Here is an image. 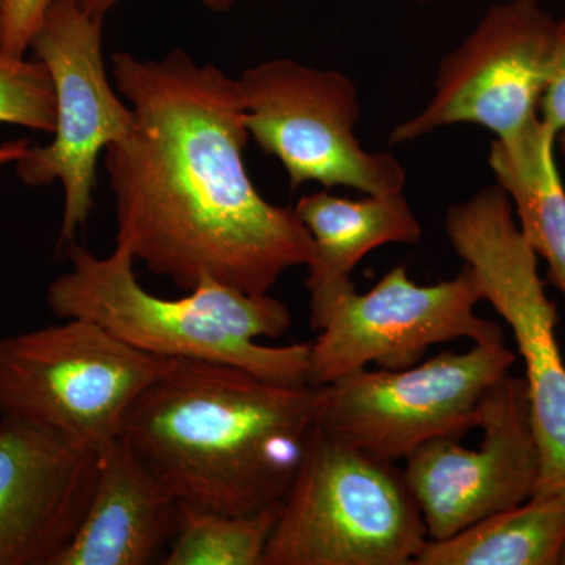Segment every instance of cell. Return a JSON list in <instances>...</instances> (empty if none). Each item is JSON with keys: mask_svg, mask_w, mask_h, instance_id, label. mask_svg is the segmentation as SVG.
Masks as SVG:
<instances>
[{"mask_svg": "<svg viewBox=\"0 0 565 565\" xmlns=\"http://www.w3.org/2000/svg\"><path fill=\"white\" fill-rule=\"evenodd\" d=\"M98 456L0 416V565H54L79 527Z\"/></svg>", "mask_w": 565, "mask_h": 565, "instance_id": "13", "label": "cell"}, {"mask_svg": "<svg viewBox=\"0 0 565 565\" xmlns=\"http://www.w3.org/2000/svg\"><path fill=\"white\" fill-rule=\"evenodd\" d=\"M111 74L136 115L131 134L104 151L115 244L182 291L210 277L264 296L282 274L307 266L310 233L247 173L250 134L237 79L182 51L161 61L118 52Z\"/></svg>", "mask_w": 565, "mask_h": 565, "instance_id": "1", "label": "cell"}, {"mask_svg": "<svg viewBox=\"0 0 565 565\" xmlns=\"http://www.w3.org/2000/svg\"><path fill=\"white\" fill-rule=\"evenodd\" d=\"M427 539L404 470L316 427L264 565H415Z\"/></svg>", "mask_w": 565, "mask_h": 565, "instance_id": "4", "label": "cell"}, {"mask_svg": "<svg viewBox=\"0 0 565 565\" xmlns=\"http://www.w3.org/2000/svg\"><path fill=\"white\" fill-rule=\"evenodd\" d=\"M556 20L539 0L490 7L441 58L429 102L394 126L390 145L412 143L455 125L511 139L539 118L552 73Z\"/></svg>", "mask_w": 565, "mask_h": 565, "instance_id": "10", "label": "cell"}, {"mask_svg": "<svg viewBox=\"0 0 565 565\" xmlns=\"http://www.w3.org/2000/svg\"><path fill=\"white\" fill-rule=\"evenodd\" d=\"M321 386L172 360L121 437L182 505L228 515L280 504L316 429Z\"/></svg>", "mask_w": 565, "mask_h": 565, "instance_id": "2", "label": "cell"}, {"mask_svg": "<svg viewBox=\"0 0 565 565\" xmlns=\"http://www.w3.org/2000/svg\"><path fill=\"white\" fill-rule=\"evenodd\" d=\"M280 504L245 515L181 504L177 534L162 564L264 565Z\"/></svg>", "mask_w": 565, "mask_h": 565, "instance_id": "18", "label": "cell"}, {"mask_svg": "<svg viewBox=\"0 0 565 565\" xmlns=\"http://www.w3.org/2000/svg\"><path fill=\"white\" fill-rule=\"evenodd\" d=\"M416 2L427 3V2H430V0H416Z\"/></svg>", "mask_w": 565, "mask_h": 565, "instance_id": "27", "label": "cell"}, {"mask_svg": "<svg viewBox=\"0 0 565 565\" xmlns=\"http://www.w3.org/2000/svg\"><path fill=\"white\" fill-rule=\"evenodd\" d=\"M565 498L531 497L441 541L427 539L415 565H559Z\"/></svg>", "mask_w": 565, "mask_h": 565, "instance_id": "17", "label": "cell"}, {"mask_svg": "<svg viewBox=\"0 0 565 565\" xmlns=\"http://www.w3.org/2000/svg\"><path fill=\"white\" fill-rule=\"evenodd\" d=\"M445 226L457 255L475 270L482 297L511 327L525 362L531 422L541 452L534 494L565 498V363L556 338V305L546 296L537 255L498 184L452 204Z\"/></svg>", "mask_w": 565, "mask_h": 565, "instance_id": "6", "label": "cell"}, {"mask_svg": "<svg viewBox=\"0 0 565 565\" xmlns=\"http://www.w3.org/2000/svg\"><path fill=\"white\" fill-rule=\"evenodd\" d=\"M313 239L308 262L310 326L322 329L333 303L355 288L352 274L367 253L388 244L416 245L422 223L401 193L349 200L329 192L311 193L294 207Z\"/></svg>", "mask_w": 565, "mask_h": 565, "instance_id": "15", "label": "cell"}, {"mask_svg": "<svg viewBox=\"0 0 565 565\" xmlns=\"http://www.w3.org/2000/svg\"><path fill=\"white\" fill-rule=\"evenodd\" d=\"M172 360L132 348L87 319L0 338V416L52 430L99 456Z\"/></svg>", "mask_w": 565, "mask_h": 565, "instance_id": "5", "label": "cell"}, {"mask_svg": "<svg viewBox=\"0 0 565 565\" xmlns=\"http://www.w3.org/2000/svg\"><path fill=\"white\" fill-rule=\"evenodd\" d=\"M52 0H3L0 17V55L24 58L31 50Z\"/></svg>", "mask_w": 565, "mask_h": 565, "instance_id": "20", "label": "cell"}, {"mask_svg": "<svg viewBox=\"0 0 565 565\" xmlns=\"http://www.w3.org/2000/svg\"><path fill=\"white\" fill-rule=\"evenodd\" d=\"M181 504L125 438L98 456L90 503L54 565H147L169 550Z\"/></svg>", "mask_w": 565, "mask_h": 565, "instance_id": "14", "label": "cell"}, {"mask_svg": "<svg viewBox=\"0 0 565 565\" xmlns=\"http://www.w3.org/2000/svg\"><path fill=\"white\" fill-rule=\"evenodd\" d=\"M29 148H31V145L28 140L10 141V143L2 145L0 147V166L20 161L29 151Z\"/></svg>", "mask_w": 565, "mask_h": 565, "instance_id": "23", "label": "cell"}, {"mask_svg": "<svg viewBox=\"0 0 565 565\" xmlns=\"http://www.w3.org/2000/svg\"><path fill=\"white\" fill-rule=\"evenodd\" d=\"M515 360L500 341L441 352L405 370L363 367L321 386L316 427L396 463L427 441L479 427L482 397Z\"/></svg>", "mask_w": 565, "mask_h": 565, "instance_id": "8", "label": "cell"}, {"mask_svg": "<svg viewBox=\"0 0 565 565\" xmlns=\"http://www.w3.org/2000/svg\"><path fill=\"white\" fill-rule=\"evenodd\" d=\"M81 6L84 7L92 17L104 20L106 14L109 13L120 0H79ZM202 3L207 10L217 11V13H226L236 6L237 0H196Z\"/></svg>", "mask_w": 565, "mask_h": 565, "instance_id": "22", "label": "cell"}, {"mask_svg": "<svg viewBox=\"0 0 565 565\" xmlns=\"http://www.w3.org/2000/svg\"><path fill=\"white\" fill-rule=\"evenodd\" d=\"M70 270L47 286L58 319H87L150 355L232 364L275 384L310 385V344L263 345L292 326L291 310L264 294L253 296L204 277L180 299L148 292L137 280L131 248L107 256L68 245Z\"/></svg>", "mask_w": 565, "mask_h": 565, "instance_id": "3", "label": "cell"}, {"mask_svg": "<svg viewBox=\"0 0 565 565\" xmlns=\"http://www.w3.org/2000/svg\"><path fill=\"white\" fill-rule=\"evenodd\" d=\"M556 143V134L539 117L511 139H494L489 166L511 199L520 232L545 259L550 281L565 299V189Z\"/></svg>", "mask_w": 565, "mask_h": 565, "instance_id": "16", "label": "cell"}, {"mask_svg": "<svg viewBox=\"0 0 565 565\" xmlns=\"http://www.w3.org/2000/svg\"><path fill=\"white\" fill-rule=\"evenodd\" d=\"M481 285L463 263L451 280L416 285L404 266L386 273L367 292L343 294L310 344V385L377 364L382 370H405L423 359L427 349L449 341L475 344L504 341L497 322L479 318Z\"/></svg>", "mask_w": 565, "mask_h": 565, "instance_id": "11", "label": "cell"}, {"mask_svg": "<svg viewBox=\"0 0 565 565\" xmlns=\"http://www.w3.org/2000/svg\"><path fill=\"white\" fill-rule=\"evenodd\" d=\"M557 147H559L561 154L565 158V129L563 132L557 134Z\"/></svg>", "mask_w": 565, "mask_h": 565, "instance_id": "24", "label": "cell"}, {"mask_svg": "<svg viewBox=\"0 0 565 565\" xmlns=\"http://www.w3.org/2000/svg\"><path fill=\"white\" fill-rule=\"evenodd\" d=\"M0 122L54 132V85L43 63L0 55Z\"/></svg>", "mask_w": 565, "mask_h": 565, "instance_id": "19", "label": "cell"}, {"mask_svg": "<svg viewBox=\"0 0 565 565\" xmlns=\"http://www.w3.org/2000/svg\"><path fill=\"white\" fill-rule=\"evenodd\" d=\"M3 0H0V17H2Z\"/></svg>", "mask_w": 565, "mask_h": 565, "instance_id": "26", "label": "cell"}, {"mask_svg": "<svg viewBox=\"0 0 565 565\" xmlns=\"http://www.w3.org/2000/svg\"><path fill=\"white\" fill-rule=\"evenodd\" d=\"M539 117L556 134L565 129V14L556 20L552 73L542 98Z\"/></svg>", "mask_w": 565, "mask_h": 565, "instance_id": "21", "label": "cell"}, {"mask_svg": "<svg viewBox=\"0 0 565 565\" xmlns=\"http://www.w3.org/2000/svg\"><path fill=\"white\" fill-rule=\"evenodd\" d=\"M559 565H565V542L563 546V552H561Z\"/></svg>", "mask_w": 565, "mask_h": 565, "instance_id": "25", "label": "cell"}, {"mask_svg": "<svg viewBox=\"0 0 565 565\" xmlns=\"http://www.w3.org/2000/svg\"><path fill=\"white\" fill-rule=\"evenodd\" d=\"M478 449L435 438L405 459L404 476L433 541L530 500L541 475L525 377L505 374L481 401Z\"/></svg>", "mask_w": 565, "mask_h": 565, "instance_id": "12", "label": "cell"}, {"mask_svg": "<svg viewBox=\"0 0 565 565\" xmlns=\"http://www.w3.org/2000/svg\"><path fill=\"white\" fill-rule=\"evenodd\" d=\"M103 21L79 0H52L31 44L54 85L55 129L50 145L29 148L17 162L18 174L29 185L62 182L61 247L73 244L90 217L99 156L126 139L136 122L107 76Z\"/></svg>", "mask_w": 565, "mask_h": 565, "instance_id": "9", "label": "cell"}, {"mask_svg": "<svg viewBox=\"0 0 565 565\" xmlns=\"http://www.w3.org/2000/svg\"><path fill=\"white\" fill-rule=\"evenodd\" d=\"M237 84L248 134L280 161L291 191L319 182L366 195L404 192L403 163L364 150L356 137L359 88L341 71L273 58L245 70Z\"/></svg>", "mask_w": 565, "mask_h": 565, "instance_id": "7", "label": "cell"}]
</instances>
